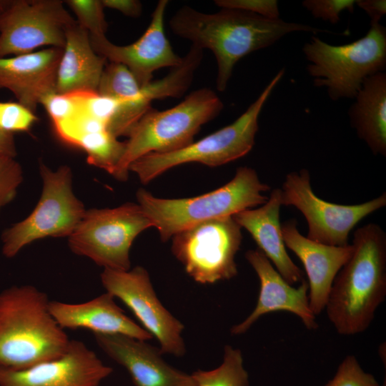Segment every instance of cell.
Segmentation results:
<instances>
[{
  "label": "cell",
  "instance_id": "5b68a950",
  "mask_svg": "<svg viewBox=\"0 0 386 386\" xmlns=\"http://www.w3.org/2000/svg\"><path fill=\"white\" fill-rule=\"evenodd\" d=\"M223 107L213 90L202 88L191 92L171 109H149L128 135L123 155L112 176L126 181L130 164L139 158L187 147L194 142L202 126L217 117Z\"/></svg>",
  "mask_w": 386,
  "mask_h": 386
},
{
  "label": "cell",
  "instance_id": "52a82bcc",
  "mask_svg": "<svg viewBox=\"0 0 386 386\" xmlns=\"http://www.w3.org/2000/svg\"><path fill=\"white\" fill-rule=\"evenodd\" d=\"M284 74V69L279 70L257 99L230 124L181 149L144 155L133 162L129 171L134 172L142 183L147 184L180 164L198 162L218 167L244 157L254 144L262 109Z\"/></svg>",
  "mask_w": 386,
  "mask_h": 386
},
{
  "label": "cell",
  "instance_id": "2e32d148",
  "mask_svg": "<svg viewBox=\"0 0 386 386\" xmlns=\"http://www.w3.org/2000/svg\"><path fill=\"white\" fill-rule=\"evenodd\" d=\"M245 258L259 277L260 290L254 309L243 321L232 326V335L245 333L259 317L276 311H287L297 315L308 330L318 327L310 307L308 283L305 279L297 287H294L259 249L247 251Z\"/></svg>",
  "mask_w": 386,
  "mask_h": 386
},
{
  "label": "cell",
  "instance_id": "d590c367",
  "mask_svg": "<svg viewBox=\"0 0 386 386\" xmlns=\"http://www.w3.org/2000/svg\"><path fill=\"white\" fill-rule=\"evenodd\" d=\"M16 147L12 133L0 129V156L15 157Z\"/></svg>",
  "mask_w": 386,
  "mask_h": 386
},
{
  "label": "cell",
  "instance_id": "8d00e7d4",
  "mask_svg": "<svg viewBox=\"0 0 386 386\" xmlns=\"http://www.w3.org/2000/svg\"><path fill=\"white\" fill-rule=\"evenodd\" d=\"M9 0H0V21L1 16L9 3Z\"/></svg>",
  "mask_w": 386,
  "mask_h": 386
},
{
  "label": "cell",
  "instance_id": "d4e9b609",
  "mask_svg": "<svg viewBox=\"0 0 386 386\" xmlns=\"http://www.w3.org/2000/svg\"><path fill=\"white\" fill-rule=\"evenodd\" d=\"M192 376L197 386H249L242 353L229 345L224 348L223 361L219 367L211 370H197Z\"/></svg>",
  "mask_w": 386,
  "mask_h": 386
},
{
  "label": "cell",
  "instance_id": "e575fe53",
  "mask_svg": "<svg viewBox=\"0 0 386 386\" xmlns=\"http://www.w3.org/2000/svg\"><path fill=\"white\" fill-rule=\"evenodd\" d=\"M356 5L368 15L370 25L379 24L386 14L385 0H357Z\"/></svg>",
  "mask_w": 386,
  "mask_h": 386
},
{
  "label": "cell",
  "instance_id": "7a4b0ae2",
  "mask_svg": "<svg viewBox=\"0 0 386 386\" xmlns=\"http://www.w3.org/2000/svg\"><path fill=\"white\" fill-rule=\"evenodd\" d=\"M351 257L334 279L325 309L336 331H365L386 297V234L369 223L357 228Z\"/></svg>",
  "mask_w": 386,
  "mask_h": 386
},
{
  "label": "cell",
  "instance_id": "ffe728a7",
  "mask_svg": "<svg viewBox=\"0 0 386 386\" xmlns=\"http://www.w3.org/2000/svg\"><path fill=\"white\" fill-rule=\"evenodd\" d=\"M49 308L64 330L86 329L93 334L121 335L145 341L152 338L124 313L109 292L82 303L50 300Z\"/></svg>",
  "mask_w": 386,
  "mask_h": 386
},
{
  "label": "cell",
  "instance_id": "ba28073f",
  "mask_svg": "<svg viewBox=\"0 0 386 386\" xmlns=\"http://www.w3.org/2000/svg\"><path fill=\"white\" fill-rule=\"evenodd\" d=\"M39 171L42 191L36 207L26 218L2 233L1 251L7 258L15 257L36 240L48 237H69L86 210L73 192L69 167L62 165L53 171L41 163Z\"/></svg>",
  "mask_w": 386,
  "mask_h": 386
},
{
  "label": "cell",
  "instance_id": "1f68e13d",
  "mask_svg": "<svg viewBox=\"0 0 386 386\" xmlns=\"http://www.w3.org/2000/svg\"><path fill=\"white\" fill-rule=\"evenodd\" d=\"M302 4L315 18L335 24L343 11L353 13L356 0H305Z\"/></svg>",
  "mask_w": 386,
  "mask_h": 386
},
{
  "label": "cell",
  "instance_id": "7c38bea8",
  "mask_svg": "<svg viewBox=\"0 0 386 386\" xmlns=\"http://www.w3.org/2000/svg\"><path fill=\"white\" fill-rule=\"evenodd\" d=\"M60 0H9L0 21V58L42 46L64 49L66 31L76 21Z\"/></svg>",
  "mask_w": 386,
  "mask_h": 386
},
{
  "label": "cell",
  "instance_id": "30bf717a",
  "mask_svg": "<svg viewBox=\"0 0 386 386\" xmlns=\"http://www.w3.org/2000/svg\"><path fill=\"white\" fill-rule=\"evenodd\" d=\"M241 229L232 217L205 221L175 234L172 252L198 283L230 279L238 272L235 256L242 244Z\"/></svg>",
  "mask_w": 386,
  "mask_h": 386
},
{
  "label": "cell",
  "instance_id": "277c9868",
  "mask_svg": "<svg viewBox=\"0 0 386 386\" xmlns=\"http://www.w3.org/2000/svg\"><path fill=\"white\" fill-rule=\"evenodd\" d=\"M256 171L239 167L234 177L222 187L198 197L162 199L144 189L137 192V199L161 239L166 242L175 234L199 223L213 219L232 217L235 214L264 204L269 190Z\"/></svg>",
  "mask_w": 386,
  "mask_h": 386
},
{
  "label": "cell",
  "instance_id": "9c48e42d",
  "mask_svg": "<svg viewBox=\"0 0 386 386\" xmlns=\"http://www.w3.org/2000/svg\"><path fill=\"white\" fill-rule=\"evenodd\" d=\"M153 227L139 204L91 209L68 237L72 252L91 259L104 269H131L130 249L135 238Z\"/></svg>",
  "mask_w": 386,
  "mask_h": 386
},
{
  "label": "cell",
  "instance_id": "f1b7e54d",
  "mask_svg": "<svg viewBox=\"0 0 386 386\" xmlns=\"http://www.w3.org/2000/svg\"><path fill=\"white\" fill-rule=\"evenodd\" d=\"M324 386H380L370 373L360 366L355 356L350 355L339 365L334 377Z\"/></svg>",
  "mask_w": 386,
  "mask_h": 386
},
{
  "label": "cell",
  "instance_id": "74e56055",
  "mask_svg": "<svg viewBox=\"0 0 386 386\" xmlns=\"http://www.w3.org/2000/svg\"><path fill=\"white\" fill-rule=\"evenodd\" d=\"M380 386H386V382H385V380L384 383H383L382 385H380Z\"/></svg>",
  "mask_w": 386,
  "mask_h": 386
},
{
  "label": "cell",
  "instance_id": "e0dca14e",
  "mask_svg": "<svg viewBox=\"0 0 386 386\" xmlns=\"http://www.w3.org/2000/svg\"><path fill=\"white\" fill-rule=\"evenodd\" d=\"M295 219L282 224L283 240L304 265L308 277L310 307L319 315L326 307L337 273L352 255V244L331 246L314 242L300 234Z\"/></svg>",
  "mask_w": 386,
  "mask_h": 386
},
{
  "label": "cell",
  "instance_id": "484cf974",
  "mask_svg": "<svg viewBox=\"0 0 386 386\" xmlns=\"http://www.w3.org/2000/svg\"><path fill=\"white\" fill-rule=\"evenodd\" d=\"M97 93L119 100H131L141 96L142 87L126 66L110 62L104 69Z\"/></svg>",
  "mask_w": 386,
  "mask_h": 386
},
{
  "label": "cell",
  "instance_id": "cb8c5ba5",
  "mask_svg": "<svg viewBox=\"0 0 386 386\" xmlns=\"http://www.w3.org/2000/svg\"><path fill=\"white\" fill-rule=\"evenodd\" d=\"M73 145L86 152L89 164L112 175L123 155L125 142H120L107 128H103L81 135Z\"/></svg>",
  "mask_w": 386,
  "mask_h": 386
},
{
  "label": "cell",
  "instance_id": "ac0fdd59",
  "mask_svg": "<svg viewBox=\"0 0 386 386\" xmlns=\"http://www.w3.org/2000/svg\"><path fill=\"white\" fill-rule=\"evenodd\" d=\"M99 347L129 373L135 386H197L192 375L162 357L159 348L121 335L94 334Z\"/></svg>",
  "mask_w": 386,
  "mask_h": 386
},
{
  "label": "cell",
  "instance_id": "d6a6232c",
  "mask_svg": "<svg viewBox=\"0 0 386 386\" xmlns=\"http://www.w3.org/2000/svg\"><path fill=\"white\" fill-rule=\"evenodd\" d=\"M214 4L220 8L243 10L268 19L279 18L276 0H216Z\"/></svg>",
  "mask_w": 386,
  "mask_h": 386
},
{
  "label": "cell",
  "instance_id": "f546056e",
  "mask_svg": "<svg viewBox=\"0 0 386 386\" xmlns=\"http://www.w3.org/2000/svg\"><path fill=\"white\" fill-rule=\"evenodd\" d=\"M22 180L21 167L14 157L0 156V212L14 199Z\"/></svg>",
  "mask_w": 386,
  "mask_h": 386
},
{
  "label": "cell",
  "instance_id": "9a60e30c",
  "mask_svg": "<svg viewBox=\"0 0 386 386\" xmlns=\"http://www.w3.org/2000/svg\"><path fill=\"white\" fill-rule=\"evenodd\" d=\"M113 372L81 341L61 356L32 367L0 370V386H98Z\"/></svg>",
  "mask_w": 386,
  "mask_h": 386
},
{
  "label": "cell",
  "instance_id": "836d02e7",
  "mask_svg": "<svg viewBox=\"0 0 386 386\" xmlns=\"http://www.w3.org/2000/svg\"><path fill=\"white\" fill-rule=\"evenodd\" d=\"M104 7L112 9L130 17H138L142 11V5L137 0H102Z\"/></svg>",
  "mask_w": 386,
  "mask_h": 386
},
{
  "label": "cell",
  "instance_id": "8992f818",
  "mask_svg": "<svg viewBox=\"0 0 386 386\" xmlns=\"http://www.w3.org/2000/svg\"><path fill=\"white\" fill-rule=\"evenodd\" d=\"M302 51L315 86L325 87L333 101L354 99L367 77L386 69V28L371 24L363 37L337 46L312 36Z\"/></svg>",
  "mask_w": 386,
  "mask_h": 386
},
{
  "label": "cell",
  "instance_id": "4fadbf2b",
  "mask_svg": "<svg viewBox=\"0 0 386 386\" xmlns=\"http://www.w3.org/2000/svg\"><path fill=\"white\" fill-rule=\"evenodd\" d=\"M101 282L107 292L120 300L142 327L157 340L162 354L176 357L185 354L182 337L184 326L163 306L143 267L127 271L104 269Z\"/></svg>",
  "mask_w": 386,
  "mask_h": 386
},
{
  "label": "cell",
  "instance_id": "5bb4252c",
  "mask_svg": "<svg viewBox=\"0 0 386 386\" xmlns=\"http://www.w3.org/2000/svg\"><path fill=\"white\" fill-rule=\"evenodd\" d=\"M167 4V0L158 1L144 33L129 45H116L106 35H90L94 50L110 62L126 66L141 87L152 81L156 70L177 67L183 60V57L174 53L164 32V19Z\"/></svg>",
  "mask_w": 386,
  "mask_h": 386
},
{
  "label": "cell",
  "instance_id": "603a6c76",
  "mask_svg": "<svg viewBox=\"0 0 386 386\" xmlns=\"http://www.w3.org/2000/svg\"><path fill=\"white\" fill-rule=\"evenodd\" d=\"M348 110L352 127L372 154L386 156V74L367 77Z\"/></svg>",
  "mask_w": 386,
  "mask_h": 386
},
{
  "label": "cell",
  "instance_id": "4316f807",
  "mask_svg": "<svg viewBox=\"0 0 386 386\" xmlns=\"http://www.w3.org/2000/svg\"><path fill=\"white\" fill-rule=\"evenodd\" d=\"M76 16L77 24L91 36H105L107 23L102 0H67L64 1Z\"/></svg>",
  "mask_w": 386,
  "mask_h": 386
},
{
  "label": "cell",
  "instance_id": "44dd1931",
  "mask_svg": "<svg viewBox=\"0 0 386 386\" xmlns=\"http://www.w3.org/2000/svg\"><path fill=\"white\" fill-rule=\"evenodd\" d=\"M282 206L280 189H273L267 201L257 209H247L232 216L245 229L277 271L290 284L304 279L302 271L289 256L284 244L279 212Z\"/></svg>",
  "mask_w": 386,
  "mask_h": 386
},
{
  "label": "cell",
  "instance_id": "3957f363",
  "mask_svg": "<svg viewBox=\"0 0 386 386\" xmlns=\"http://www.w3.org/2000/svg\"><path fill=\"white\" fill-rule=\"evenodd\" d=\"M49 302L31 284L0 292V370L26 369L66 352L71 340L51 315Z\"/></svg>",
  "mask_w": 386,
  "mask_h": 386
},
{
  "label": "cell",
  "instance_id": "7402d4cb",
  "mask_svg": "<svg viewBox=\"0 0 386 386\" xmlns=\"http://www.w3.org/2000/svg\"><path fill=\"white\" fill-rule=\"evenodd\" d=\"M106 61L94 50L89 32L76 21L66 31L57 70L56 93L97 92Z\"/></svg>",
  "mask_w": 386,
  "mask_h": 386
},
{
  "label": "cell",
  "instance_id": "8fae6325",
  "mask_svg": "<svg viewBox=\"0 0 386 386\" xmlns=\"http://www.w3.org/2000/svg\"><path fill=\"white\" fill-rule=\"evenodd\" d=\"M282 206L297 208L305 217L307 237L331 246L348 245L352 229L364 218L386 205V193L370 201L352 205L329 202L312 191L307 169L288 173L280 189Z\"/></svg>",
  "mask_w": 386,
  "mask_h": 386
},
{
  "label": "cell",
  "instance_id": "83f0119b",
  "mask_svg": "<svg viewBox=\"0 0 386 386\" xmlns=\"http://www.w3.org/2000/svg\"><path fill=\"white\" fill-rule=\"evenodd\" d=\"M44 106L54 127L66 122L81 107V91L66 94L52 93L45 96Z\"/></svg>",
  "mask_w": 386,
  "mask_h": 386
},
{
  "label": "cell",
  "instance_id": "6da1fadb",
  "mask_svg": "<svg viewBox=\"0 0 386 386\" xmlns=\"http://www.w3.org/2000/svg\"><path fill=\"white\" fill-rule=\"evenodd\" d=\"M205 14L188 6L180 8L169 20L172 32L193 45L211 50L216 59L217 89L224 91L235 64L250 53L268 47L284 36L296 31L332 33L307 24L268 19L243 10L221 8Z\"/></svg>",
  "mask_w": 386,
  "mask_h": 386
},
{
  "label": "cell",
  "instance_id": "4dcf8cb0",
  "mask_svg": "<svg viewBox=\"0 0 386 386\" xmlns=\"http://www.w3.org/2000/svg\"><path fill=\"white\" fill-rule=\"evenodd\" d=\"M36 120L35 113L19 103L0 102V129L12 134L25 132Z\"/></svg>",
  "mask_w": 386,
  "mask_h": 386
},
{
  "label": "cell",
  "instance_id": "d6986e66",
  "mask_svg": "<svg viewBox=\"0 0 386 386\" xmlns=\"http://www.w3.org/2000/svg\"><path fill=\"white\" fill-rule=\"evenodd\" d=\"M63 49L49 47L0 58V89L11 91L17 102L35 113L42 99L56 92Z\"/></svg>",
  "mask_w": 386,
  "mask_h": 386
}]
</instances>
